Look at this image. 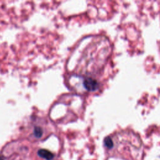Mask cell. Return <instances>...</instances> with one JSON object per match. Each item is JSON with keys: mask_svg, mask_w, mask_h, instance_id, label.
<instances>
[{"mask_svg": "<svg viewBox=\"0 0 160 160\" xmlns=\"http://www.w3.org/2000/svg\"><path fill=\"white\" fill-rule=\"evenodd\" d=\"M111 51L109 39L104 36H93L89 41L81 56L80 65L78 68V75L82 79L95 78L106 64Z\"/></svg>", "mask_w": 160, "mask_h": 160, "instance_id": "6da1fadb", "label": "cell"}, {"mask_svg": "<svg viewBox=\"0 0 160 160\" xmlns=\"http://www.w3.org/2000/svg\"><path fill=\"white\" fill-rule=\"evenodd\" d=\"M38 154L39 156L46 159V160H51L54 158V154L52 153L51 151L44 149H39L38 151Z\"/></svg>", "mask_w": 160, "mask_h": 160, "instance_id": "7a4b0ae2", "label": "cell"}, {"mask_svg": "<svg viewBox=\"0 0 160 160\" xmlns=\"http://www.w3.org/2000/svg\"><path fill=\"white\" fill-rule=\"evenodd\" d=\"M44 134L43 128L39 125H36L33 128L32 134L36 138H41Z\"/></svg>", "mask_w": 160, "mask_h": 160, "instance_id": "3957f363", "label": "cell"}, {"mask_svg": "<svg viewBox=\"0 0 160 160\" xmlns=\"http://www.w3.org/2000/svg\"><path fill=\"white\" fill-rule=\"evenodd\" d=\"M4 159H5L4 157L2 155H0V160H4Z\"/></svg>", "mask_w": 160, "mask_h": 160, "instance_id": "277c9868", "label": "cell"}]
</instances>
